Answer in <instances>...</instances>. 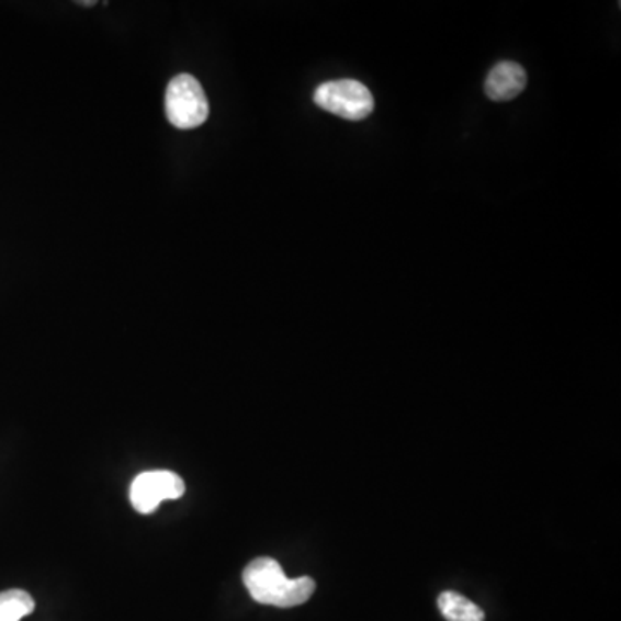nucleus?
<instances>
[{
    "label": "nucleus",
    "mask_w": 621,
    "mask_h": 621,
    "mask_svg": "<svg viewBox=\"0 0 621 621\" xmlns=\"http://www.w3.org/2000/svg\"><path fill=\"white\" fill-rule=\"evenodd\" d=\"M244 584L250 597L259 605L276 606V608H294L304 605L313 594L316 584L313 578H286L279 561L271 557H258L250 561L244 569Z\"/></svg>",
    "instance_id": "nucleus-1"
},
{
    "label": "nucleus",
    "mask_w": 621,
    "mask_h": 621,
    "mask_svg": "<svg viewBox=\"0 0 621 621\" xmlns=\"http://www.w3.org/2000/svg\"><path fill=\"white\" fill-rule=\"evenodd\" d=\"M168 122L178 129H192L201 126L210 116V102L206 93L192 75H178L168 83L165 99Z\"/></svg>",
    "instance_id": "nucleus-2"
},
{
    "label": "nucleus",
    "mask_w": 621,
    "mask_h": 621,
    "mask_svg": "<svg viewBox=\"0 0 621 621\" xmlns=\"http://www.w3.org/2000/svg\"><path fill=\"white\" fill-rule=\"evenodd\" d=\"M315 104L349 122L366 120L375 108L372 92L361 81L349 78L321 83L315 90Z\"/></svg>",
    "instance_id": "nucleus-3"
},
{
    "label": "nucleus",
    "mask_w": 621,
    "mask_h": 621,
    "mask_svg": "<svg viewBox=\"0 0 621 621\" xmlns=\"http://www.w3.org/2000/svg\"><path fill=\"white\" fill-rule=\"evenodd\" d=\"M185 494V482L173 472H146L135 478L129 487L132 506L142 515L156 511L162 500L180 499Z\"/></svg>",
    "instance_id": "nucleus-4"
},
{
    "label": "nucleus",
    "mask_w": 621,
    "mask_h": 621,
    "mask_svg": "<svg viewBox=\"0 0 621 621\" xmlns=\"http://www.w3.org/2000/svg\"><path fill=\"white\" fill-rule=\"evenodd\" d=\"M527 87V74L517 63L505 61L494 66L485 80V95L494 102L512 101Z\"/></svg>",
    "instance_id": "nucleus-5"
},
{
    "label": "nucleus",
    "mask_w": 621,
    "mask_h": 621,
    "mask_svg": "<svg viewBox=\"0 0 621 621\" xmlns=\"http://www.w3.org/2000/svg\"><path fill=\"white\" fill-rule=\"evenodd\" d=\"M439 609L448 621H484L485 614L475 602L458 592L440 594Z\"/></svg>",
    "instance_id": "nucleus-6"
},
{
    "label": "nucleus",
    "mask_w": 621,
    "mask_h": 621,
    "mask_svg": "<svg viewBox=\"0 0 621 621\" xmlns=\"http://www.w3.org/2000/svg\"><path fill=\"white\" fill-rule=\"evenodd\" d=\"M35 609V601L25 590L11 589L0 594V621H20Z\"/></svg>",
    "instance_id": "nucleus-7"
},
{
    "label": "nucleus",
    "mask_w": 621,
    "mask_h": 621,
    "mask_svg": "<svg viewBox=\"0 0 621 621\" xmlns=\"http://www.w3.org/2000/svg\"><path fill=\"white\" fill-rule=\"evenodd\" d=\"M78 4H80V5H89V8H90V5H95V2H78Z\"/></svg>",
    "instance_id": "nucleus-8"
}]
</instances>
